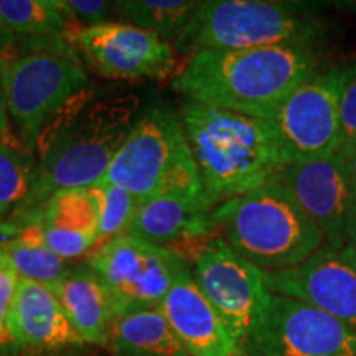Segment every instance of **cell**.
<instances>
[{
  "label": "cell",
  "mask_w": 356,
  "mask_h": 356,
  "mask_svg": "<svg viewBox=\"0 0 356 356\" xmlns=\"http://www.w3.org/2000/svg\"><path fill=\"white\" fill-rule=\"evenodd\" d=\"M2 348H3V346H0V355H2Z\"/></svg>",
  "instance_id": "33"
},
{
  "label": "cell",
  "mask_w": 356,
  "mask_h": 356,
  "mask_svg": "<svg viewBox=\"0 0 356 356\" xmlns=\"http://www.w3.org/2000/svg\"><path fill=\"white\" fill-rule=\"evenodd\" d=\"M19 279V274L13 270L10 262L3 256L0 259V346H10L15 343L12 314Z\"/></svg>",
  "instance_id": "28"
},
{
  "label": "cell",
  "mask_w": 356,
  "mask_h": 356,
  "mask_svg": "<svg viewBox=\"0 0 356 356\" xmlns=\"http://www.w3.org/2000/svg\"><path fill=\"white\" fill-rule=\"evenodd\" d=\"M266 273L275 293L305 302L356 333V266L323 244L299 266Z\"/></svg>",
  "instance_id": "14"
},
{
  "label": "cell",
  "mask_w": 356,
  "mask_h": 356,
  "mask_svg": "<svg viewBox=\"0 0 356 356\" xmlns=\"http://www.w3.org/2000/svg\"><path fill=\"white\" fill-rule=\"evenodd\" d=\"M180 121L204 195L215 207L261 188L286 168L262 119L188 101Z\"/></svg>",
  "instance_id": "3"
},
{
  "label": "cell",
  "mask_w": 356,
  "mask_h": 356,
  "mask_svg": "<svg viewBox=\"0 0 356 356\" xmlns=\"http://www.w3.org/2000/svg\"><path fill=\"white\" fill-rule=\"evenodd\" d=\"M86 266L108 287L119 317L129 312L160 309L188 262L173 249L124 233L96 244L88 252Z\"/></svg>",
  "instance_id": "9"
},
{
  "label": "cell",
  "mask_w": 356,
  "mask_h": 356,
  "mask_svg": "<svg viewBox=\"0 0 356 356\" xmlns=\"http://www.w3.org/2000/svg\"><path fill=\"white\" fill-rule=\"evenodd\" d=\"M340 251L343 252L346 259L351 261L356 266V215L351 218L348 229H346V241Z\"/></svg>",
  "instance_id": "29"
},
{
  "label": "cell",
  "mask_w": 356,
  "mask_h": 356,
  "mask_svg": "<svg viewBox=\"0 0 356 356\" xmlns=\"http://www.w3.org/2000/svg\"><path fill=\"white\" fill-rule=\"evenodd\" d=\"M241 356H356V333L305 302L270 291Z\"/></svg>",
  "instance_id": "10"
},
{
  "label": "cell",
  "mask_w": 356,
  "mask_h": 356,
  "mask_svg": "<svg viewBox=\"0 0 356 356\" xmlns=\"http://www.w3.org/2000/svg\"><path fill=\"white\" fill-rule=\"evenodd\" d=\"M63 40L89 68L108 79L165 81L178 74L170 43L124 22L65 30Z\"/></svg>",
  "instance_id": "12"
},
{
  "label": "cell",
  "mask_w": 356,
  "mask_h": 356,
  "mask_svg": "<svg viewBox=\"0 0 356 356\" xmlns=\"http://www.w3.org/2000/svg\"><path fill=\"white\" fill-rule=\"evenodd\" d=\"M6 136H8V111L2 79H0V139H3Z\"/></svg>",
  "instance_id": "30"
},
{
  "label": "cell",
  "mask_w": 356,
  "mask_h": 356,
  "mask_svg": "<svg viewBox=\"0 0 356 356\" xmlns=\"http://www.w3.org/2000/svg\"><path fill=\"white\" fill-rule=\"evenodd\" d=\"M108 346L114 356H190L160 309L115 317Z\"/></svg>",
  "instance_id": "20"
},
{
  "label": "cell",
  "mask_w": 356,
  "mask_h": 356,
  "mask_svg": "<svg viewBox=\"0 0 356 356\" xmlns=\"http://www.w3.org/2000/svg\"><path fill=\"white\" fill-rule=\"evenodd\" d=\"M56 7L63 13L66 29H89V26L104 25L113 22V3L102 0H70L56 2Z\"/></svg>",
  "instance_id": "26"
},
{
  "label": "cell",
  "mask_w": 356,
  "mask_h": 356,
  "mask_svg": "<svg viewBox=\"0 0 356 356\" xmlns=\"http://www.w3.org/2000/svg\"><path fill=\"white\" fill-rule=\"evenodd\" d=\"M348 68L315 74L262 121L284 167L300 165L340 150V96Z\"/></svg>",
  "instance_id": "8"
},
{
  "label": "cell",
  "mask_w": 356,
  "mask_h": 356,
  "mask_svg": "<svg viewBox=\"0 0 356 356\" xmlns=\"http://www.w3.org/2000/svg\"><path fill=\"white\" fill-rule=\"evenodd\" d=\"M63 307L71 327L83 343L108 345L115 318L113 297L95 270L74 267L50 289Z\"/></svg>",
  "instance_id": "19"
},
{
  "label": "cell",
  "mask_w": 356,
  "mask_h": 356,
  "mask_svg": "<svg viewBox=\"0 0 356 356\" xmlns=\"http://www.w3.org/2000/svg\"><path fill=\"white\" fill-rule=\"evenodd\" d=\"M160 310L190 356H238L239 346L200 291L186 266L177 275Z\"/></svg>",
  "instance_id": "16"
},
{
  "label": "cell",
  "mask_w": 356,
  "mask_h": 356,
  "mask_svg": "<svg viewBox=\"0 0 356 356\" xmlns=\"http://www.w3.org/2000/svg\"><path fill=\"white\" fill-rule=\"evenodd\" d=\"M2 257H3V252H2V251H0V259H2Z\"/></svg>",
  "instance_id": "32"
},
{
  "label": "cell",
  "mask_w": 356,
  "mask_h": 356,
  "mask_svg": "<svg viewBox=\"0 0 356 356\" xmlns=\"http://www.w3.org/2000/svg\"><path fill=\"white\" fill-rule=\"evenodd\" d=\"M190 246L195 282L241 348L270 293L266 273L216 234Z\"/></svg>",
  "instance_id": "11"
},
{
  "label": "cell",
  "mask_w": 356,
  "mask_h": 356,
  "mask_svg": "<svg viewBox=\"0 0 356 356\" xmlns=\"http://www.w3.org/2000/svg\"><path fill=\"white\" fill-rule=\"evenodd\" d=\"M12 327L15 345L26 348L56 350L83 343L55 293L29 279H19Z\"/></svg>",
  "instance_id": "18"
},
{
  "label": "cell",
  "mask_w": 356,
  "mask_h": 356,
  "mask_svg": "<svg viewBox=\"0 0 356 356\" xmlns=\"http://www.w3.org/2000/svg\"><path fill=\"white\" fill-rule=\"evenodd\" d=\"M277 180L322 229L325 246L340 251L355 215L353 191L343 155L337 152L332 157L286 167Z\"/></svg>",
  "instance_id": "13"
},
{
  "label": "cell",
  "mask_w": 356,
  "mask_h": 356,
  "mask_svg": "<svg viewBox=\"0 0 356 356\" xmlns=\"http://www.w3.org/2000/svg\"><path fill=\"white\" fill-rule=\"evenodd\" d=\"M213 233L262 270L299 266L325 244L322 229L280 181H269L213 210Z\"/></svg>",
  "instance_id": "4"
},
{
  "label": "cell",
  "mask_w": 356,
  "mask_h": 356,
  "mask_svg": "<svg viewBox=\"0 0 356 356\" xmlns=\"http://www.w3.org/2000/svg\"><path fill=\"white\" fill-rule=\"evenodd\" d=\"M317 66L312 48L202 51L186 60L172 88L190 102L264 119L314 78Z\"/></svg>",
  "instance_id": "2"
},
{
  "label": "cell",
  "mask_w": 356,
  "mask_h": 356,
  "mask_svg": "<svg viewBox=\"0 0 356 356\" xmlns=\"http://www.w3.org/2000/svg\"><path fill=\"white\" fill-rule=\"evenodd\" d=\"M0 251L19 277L53 289L70 270L66 259L10 225H0Z\"/></svg>",
  "instance_id": "21"
},
{
  "label": "cell",
  "mask_w": 356,
  "mask_h": 356,
  "mask_svg": "<svg viewBox=\"0 0 356 356\" xmlns=\"http://www.w3.org/2000/svg\"><path fill=\"white\" fill-rule=\"evenodd\" d=\"M134 95L96 96L84 88L40 132L32 188L12 218L37 210L51 195L89 188L104 178L115 152L136 124Z\"/></svg>",
  "instance_id": "1"
},
{
  "label": "cell",
  "mask_w": 356,
  "mask_h": 356,
  "mask_svg": "<svg viewBox=\"0 0 356 356\" xmlns=\"http://www.w3.org/2000/svg\"><path fill=\"white\" fill-rule=\"evenodd\" d=\"M7 225L66 261L88 254L97 244L96 203L88 188L58 191L37 210L10 218Z\"/></svg>",
  "instance_id": "15"
},
{
  "label": "cell",
  "mask_w": 356,
  "mask_h": 356,
  "mask_svg": "<svg viewBox=\"0 0 356 356\" xmlns=\"http://www.w3.org/2000/svg\"><path fill=\"white\" fill-rule=\"evenodd\" d=\"M356 150V63L348 66L340 96V154Z\"/></svg>",
  "instance_id": "27"
},
{
  "label": "cell",
  "mask_w": 356,
  "mask_h": 356,
  "mask_svg": "<svg viewBox=\"0 0 356 356\" xmlns=\"http://www.w3.org/2000/svg\"><path fill=\"white\" fill-rule=\"evenodd\" d=\"M343 155V154H341ZM346 160V170H348V177H350V185H351V191H353V200H355V215H356V150L351 154L343 155ZM353 215V216H355Z\"/></svg>",
  "instance_id": "31"
},
{
  "label": "cell",
  "mask_w": 356,
  "mask_h": 356,
  "mask_svg": "<svg viewBox=\"0 0 356 356\" xmlns=\"http://www.w3.org/2000/svg\"><path fill=\"white\" fill-rule=\"evenodd\" d=\"M102 180L140 203L168 195H204L180 115L163 106L137 119Z\"/></svg>",
  "instance_id": "7"
},
{
  "label": "cell",
  "mask_w": 356,
  "mask_h": 356,
  "mask_svg": "<svg viewBox=\"0 0 356 356\" xmlns=\"http://www.w3.org/2000/svg\"><path fill=\"white\" fill-rule=\"evenodd\" d=\"M97 211V244L127 233L140 202L119 186L101 180L89 186Z\"/></svg>",
  "instance_id": "25"
},
{
  "label": "cell",
  "mask_w": 356,
  "mask_h": 356,
  "mask_svg": "<svg viewBox=\"0 0 356 356\" xmlns=\"http://www.w3.org/2000/svg\"><path fill=\"white\" fill-rule=\"evenodd\" d=\"M35 167L25 144H12L7 136L0 139V218L15 210L30 193Z\"/></svg>",
  "instance_id": "24"
},
{
  "label": "cell",
  "mask_w": 356,
  "mask_h": 356,
  "mask_svg": "<svg viewBox=\"0 0 356 356\" xmlns=\"http://www.w3.org/2000/svg\"><path fill=\"white\" fill-rule=\"evenodd\" d=\"M198 2L190 0H122L113 2L114 12L137 29L173 43Z\"/></svg>",
  "instance_id": "22"
},
{
  "label": "cell",
  "mask_w": 356,
  "mask_h": 356,
  "mask_svg": "<svg viewBox=\"0 0 356 356\" xmlns=\"http://www.w3.org/2000/svg\"><path fill=\"white\" fill-rule=\"evenodd\" d=\"M323 35V24L293 3L266 0L198 2L173 40L177 55L249 50L264 47L312 48Z\"/></svg>",
  "instance_id": "5"
},
{
  "label": "cell",
  "mask_w": 356,
  "mask_h": 356,
  "mask_svg": "<svg viewBox=\"0 0 356 356\" xmlns=\"http://www.w3.org/2000/svg\"><path fill=\"white\" fill-rule=\"evenodd\" d=\"M25 50L0 48V79L7 111L22 144L35 149L40 132L74 95L88 88L81 61L63 37L26 38Z\"/></svg>",
  "instance_id": "6"
},
{
  "label": "cell",
  "mask_w": 356,
  "mask_h": 356,
  "mask_svg": "<svg viewBox=\"0 0 356 356\" xmlns=\"http://www.w3.org/2000/svg\"><path fill=\"white\" fill-rule=\"evenodd\" d=\"M215 204L207 195H168L145 200L137 208L127 233L154 246L177 249L213 233Z\"/></svg>",
  "instance_id": "17"
},
{
  "label": "cell",
  "mask_w": 356,
  "mask_h": 356,
  "mask_svg": "<svg viewBox=\"0 0 356 356\" xmlns=\"http://www.w3.org/2000/svg\"><path fill=\"white\" fill-rule=\"evenodd\" d=\"M66 20L51 0H0V33L63 37Z\"/></svg>",
  "instance_id": "23"
}]
</instances>
